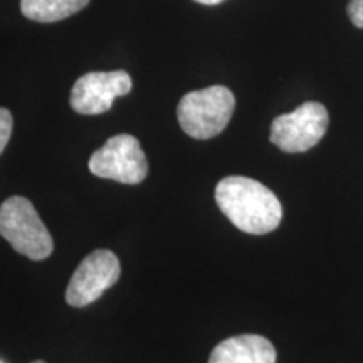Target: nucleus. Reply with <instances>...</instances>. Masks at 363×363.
<instances>
[{
	"instance_id": "f257e3e1",
	"label": "nucleus",
	"mask_w": 363,
	"mask_h": 363,
	"mask_svg": "<svg viewBox=\"0 0 363 363\" xmlns=\"http://www.w3.org/2000/svg\"><path fill=\"white\" fill-rule=\"evenodd\" d=\"M216 202L227 219L246 234H269L283 219L279 199L266 185L249 177L222 179L216 187Z\"/></svg>"
},
{
	"instance_id": "ddd939ff",
	"label": "nucleus",
	"mask_w": 363,
	"mask_h": 363,
	"mask_svg": "<svg viewBox=\"0 0 363 363\" xmlns=\"http://www.w3.org/2000/svg\"><path fill=\"white\" fill-rule=\"evenodd\" d=\"M33 363H45V362H43V360H38V362H33Z\"/></svg>"
},
{
	"instance_id": "7ed1b4c3",
	"label": "nucleus",
	"mask_w": 363,
	"mask_h": 363,
	"mask_svg": "<svg viewBox=\"0 0 363 363\" xmlns=\"http://www.w3.org/2000/svg\"><path fill=\"white\" fill-rule=\"evenodd\" d=\"M0 235L22 256L33 261L48 259L54 240L33 206L21 195H13L0 206Z\"/></svg>"
},
{
	"instance_id": "39448f33",
	"label": "nucleus",
	"mask_w": 363,
	"mask_h": 363,
	"mask_svg": "<svg viewBox=\"0 0 363 363\" xmlns=\"http://www.w3.org/2000/svg\"><path fill=\"white\" fill-rule=\"evenodd\" d=\"M330 116L321 103L308 101L291 113L274 118L269 140L286 153H303L321 142Z\"/></svg>"
},
{
	"instance_id": "20e7f679",
	"label": "nucleus",
	"mask_w": 363,
	"mask_h": 363,
	"mask_svg": "<svg viewBox=\"0 0 363 363\" xmlns=\"http://www.w3.org/2000/svg\"><path fill=\"white\" fill-rule=\"evenodd\" d=\"M89 172L99 179L126 185L142 184L148 175V160L133 135H115L89 158Z\"/></svg>"
},
{
	"instance_id": "0eeeda50",
	"label": "nucleus",
	"mask_w": 363,
	"mask_h": 363,
	"mask_svg": "<svg viewBox=\"0 0 363 363\" xmlns=\"http://www.w3.org/2000/svg\"><path fill=\"white\" fill-rule=\"evenodd\" d=\"M133 83L126 71L88 72L71 89V108L79 115H101L116 98L128 94Z\"/></svg>"
},
{
	"instance_id": "6e6552de",
	"label": "nucleus",
	"mask_w": 363,
	"mask_h": 363,
	"mask_svg": "<svg viewBox=\"0 0 363 363\" xmlns=\"http://www.w3.org/2000/svg\"><path fill=\"white\" fill-rule=\"evenodd\" d=\"M208 363H276V350L259 335H239L217 345Z\"/></svg>"
},
{
	"instance_id": "f8f14e48",
	"label": "nucleus",
	"mask_w": 363,
	"mask_h": 363,
	"mask_svg": "<svg viewBox=\"0 0 363 363\" xmlns=\"http://www.w3.org/2000/svg\"><path fill=\"white\" fill-rule=\"evenodd\" d=\"M195 2L203 4V6H216V4L224 2V0H195Z\"/></svg>"
},
{
	"instance_id": "9d476101",
	"label": "nucleus",
	"mask_w": 363,
	"mask_h": 363,
	"mask_svg": "<svg viewBox=\"0 0 363 363\" xmlns=\"http://www.w3.org/2000/svg\"><path fill=\"white\" fill-rule=\"evenodd\" d=\"M12 126L13 120L11 111L6 110V108H0V155L6 150L9 140H11L12 135Z\"/></svg>"
},
{
	"instance_id": "4468645a",
	"label": "nucleus",
	"mask_w": 363,
	"mask_h": 363,
	"mask_svg": "<svg viewBox=\"0 0 363 363\" xmlns=\"http://www.w3.org/2000/svg\"><path fill=\"white\" fill-rule=\"evenodd\" d=\"M0 363H2V362H0Z\"/></svg>"
},
{
	"instance_id": "f03ea898",
	"label": "nucleus",
	"mask_w": 363,
	"mask_h": 363,
	"mask_svg": "<svg viewBox=\"0 0 363 363\" xmlns=\"http://www.w3.org/2000/svg\"><path fill=\"white\" fill-rule=\"evenodd\" d=\"M234 108L233 91L225 86H211L185 94L177 108V118L189 136L208 140L227 128Z\"/></svg>"
},
{
	"instance_id": "9b49d317",
	"label": "nucleus",
	"mask_w": 363,
	"mask_h": 363,
	"mask_svg": "<svg viewBox=\"0 0 363 363\" xmlns=\"http://www.w3.org/2000/svg\"><path fill=\"white\" fill-rule=\"evenodd\" d=\"M347 12L353 26L358 27V29H363V0H350Z\"/></svg>"
},
{
	"instance_id": "423d86ee",
	"label": "nucleus",
	"mask_w": 363,
	"mask_h": 363,
	"mask_svg": "<svg viewBox=\"0 0 363 363\" xmlns=\"http://www.w3.org/2000/svg\"><path fill=\"white\" fill-rule=\"evenodd\" d=\"M120 259L108 249H98L74 271L66 289V301L69 306L84 308L94 303L101 294L120 279Z\"/></svg>"
},
{
	"instance_id": "1a4fd4ad",
	"label": "nucleus",
	"mask_w": 363,
	"mask_h": 363,
	"mask_svg": "<svg viewBox=\"0 0 363 363\" xmlns=\"http://www.w3.org/2000/svg\"><path fill=\"white\" fill-rule=\"evenodd\" d=\"M89 0H21V11L35 22H57L83 11Z\"/></svg>"
}]
</instances>
